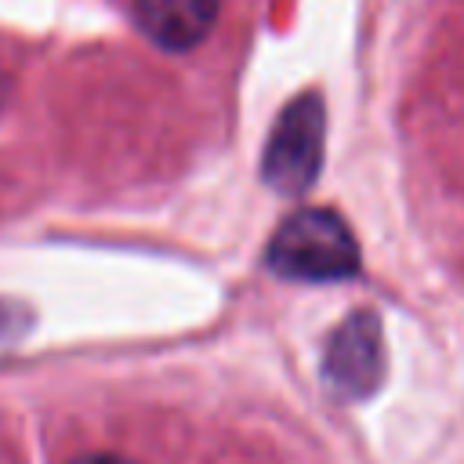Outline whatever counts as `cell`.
<instances>
[{
    "label": "cell",
    "instance_id": "1",
    "mask_svg": "<svg viewBox=\"0 0 464 464\" xmlns=\"http://www.w3.org/2000/svg\"><path fill=\"white\" fill-rule=\"evenodd\" d=\"M268 265L286 279H348L359 272V243L348 221L326 207L294 210L268 243Z\"/></svg>",
    "mask_w": 464,
    "mask_h": 464
},
{
    "label": "cell",
    "instance_id": "2",
    "mask_svg": "<svg viewBox=\"0 0 464 464\" xmlns=\"http://www.w3.org/2000/svg\"><path fill=\"white\" fill-rule=\"evenodd\" d=\"M323 130H326V112H323L319 94L294 98L279 112L268 134L265 160H261L265 181L286 196L304 192L315 181L319 163H323Z\"/></svg>",
    "mask_w": 464,
    "mask_h": 464
},
{
    "label": "cell",
    "instance_id": "3",
    "mask_svg": "<svg viewBox=\"0 0 464 464\" xmlns=\"http://www.w3.org/2000/svg\"><path fill=\"white\" fill-rule=\"evenodd\" d=\"M384 373V348H381V323L373 312H352L330 337L323 355L326 384L344 399H362L377 388Z\"/></svg>",
    "mask_w": 464,
    "mask_h": 464
},
{
    "label": "cell",
    "instance_id": "4",
    "mask_svg": "<svg viewBox=\"0 0 464 464\" xmlns=\"http://www.w3.org/2000/svg\"><path fill=\"white\" fill-rule=\"evenodd\" d=\"M221 0H134L138 25L167 51L196 47L218 22Z\"/></svg>",
    "mask_w": 464,
    "mask_h": 464
},
{
    "label": "cell",
    "instance_id": "5",
    "mask_svg": "<svg viewBox=\"0 0 464 464\" xmlns=\"http://www.w3.org/2000/svg\"><path fill=\"white\" fill-rule=\"evenodd\" d=\"M72 464H134V460H127L120 453H87V457H76Z\"/></svg>",
    "mask_w": 464,
    "mask_h": 464
},
{
    "label": "cell",
    "instance_id": "6",
    "mask_svg": "<svg viewBox=\"0 0 464 464\" xmlns=\"http://www.w3.org/2000/svg\"><path fill=\"white\" fill-rule=\"evenodd\" d=\"M7 91H11V83H7V72H4V65H0V109H4V102H7Z\"/></svg>",
    "mask_w": 464,
    "mask_h": 464
}]
</instances>
